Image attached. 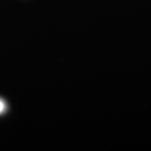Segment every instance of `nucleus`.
<instances>
[{
	"label": "nucleus",
	"instance_id": "obj_1",
	"mask_svg": "<svg viewBox=\"0 0 151 151\" xmlns=\"http://www.w3.org/2000/svg\"><path fill=\"white\" fill-rule=\"evenodd\" d=\"M4 109H5L4 103L3 101L0 99V113H1L2 111H4Z\"/></svg>",
	"mask_w": 151,
	"mask_h": 151
}]
</instances>
